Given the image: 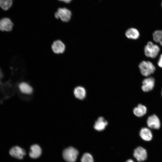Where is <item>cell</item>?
<instances>
[{
  "label": "cell",
  "instance_id": "11",
  "mask_svg": "<svg viewBox=\"0 0 162 162\" xmlns=\"http://www.w3.org/2000/svg\"><path fill=\"white\" fill-rule=\"evenodd\" d=\"M108 124V122L102 117H100L95 123L94 128L98 131L104 130Z\"/></svg>",
  "mask_w": 162,
  "mask_h": 162
},
{
  "label": "cell",
  "instance_id": "7",
  "mask_svg": "<svg viewBox=\"0 0 162 162\" xmlns=\"http://www.w3.org/2000/svg\"><path fill=\"white\" fill-rule=\"evenodd\" d=\"M134 156L137 161L142 162L146 160L147 158V153L146 150L140 146L134 150Z\"/></svg>",
  "mask_w": 162,
  "mask_h": 162
},
{
  "label": "cell",
  "instance_id": "8",
  "mask_svg": "<svg viewBox=\"0 0 162 162\" xmlns=\"http://www.w3.org/2000/svg\"><path fill=\"white\" fill-rule=\"evenodd\" d=\"M51 48L52 51L55 54L62 53L65 49V46L61 40H58L54 41L52 43Z\"/></svg>",
  "mask_w": 162,
  "mask_h": 162
},
{
  "label": "cell",
  "instance_id": "1",
  "mask_svg": "<svg viewBox=\"0 0 162 162\" xmlns=\"http://www.w3.org/2000/svg\"><path fill=\"white\" fill-rule=\"evenodd\" d=\"M142 74L147 76L154 73L155 68L153 64L149 61H142L139 64Z\"/></svg>",
  "mask_w": 162,
  "mask_h": 162
},
{
  "label": "cell",
  "instance_id": "19",
  "mask_svg": "<svg viewBox=\"0 0 162 162\" xmlns=\"http://www.w3.org/2000/svg\"><path fill=\"white\" fill-rule=\"evenodd\" d=\"M153 37L154 40L159 43L162 46V30L155 31L153 33Z\"/></svg>",
  "mask_w": 162,
  "mask_h": 162
},
{
  "label": "cell",
  "instance_id": "14",
  "mask_svg": "<svg viewBox=\"0 0 162 162\" xmlns=\"http://www.w3.org/2000/svg\"><path fill=\"white\" fill-rule=\"evenodd\" d=\"M74 92L75 97L78 99L82 100L86 97V90L82 87L79 86L76 87L74 90Z\"/></svg>",
  "mask_w": 162,
  "mask_h": 162
},
{
  "label": "cell",
  "instance_id": "13",
  "mask_svg": "<svg viewBox=\"0 0 162 162\" xmlns=\"http://www.w3.org/2000/svg\"><path fill=\"white\" fill-rule=\"evenodd\" d=\"M141 138L146 141H150L152 139V135L151 131L148 128H142L140 132Z\"/></svg>",
  "mask_w": 162,
  "mask_h": 162
},
{
  "label": "cell",
  "instance_id": "21",
  "mask_svg": "<svg viewBox=\"0 0 162 162\" xmlns=\"http://www.w3.org/2000/svg\"><path fill=\"white\" fill-rule=\"evenodd\" d=\"M158 65L159 67L162 68V54L160 56L158 62Z\"/></svg>",
  "mask_w": 162,
  "mask_h": 162
},
{
  "label": "cell",
  "instance_id": "5",
  "mask_svg": "<svg viewBox=\"0 0 162 162\" xmlns=\"http://www.w3.org/2000/svg\"><path fill=\"white\" fill-rule=\"evenodd\" d=\"M9 154L11 157L15 158L22 159L26 155V152L24 149L17 146H14L11 147L9 151Z\"/></svg>",
  "mask_w": 162,
  "mask_h": 162
},
{
  "label": "cell",
  "instance_id": "2",
  "mask_svg": "<svg viewBox=\"0 0 162 162\" xmlns=\"http://www.w3.org/2000/svg\"><path fill=\"white\" fill-rule=\"evenodd\" d=\"M78 154V151L72 147L65 149L63 152V157L67 162H75Z\"/></svg>",
  "mask_w": 162,
  "mask_h": 162
},
{
  "label": "cell",
  "instance_id": "3",
  "mask_svg": "<svg viewBox=\"0 0 162 162\" xmlns=\"http://www.w3.org/2000/svg\"><path fill=\"white\" fill-rule=\"evenodd\" d=\"M71 15V12L69 10L63 8H58L54 15L56 19H60L63 22H67L70 20Z\"/></svg>",
  "mask_w": 162,
  "mask_h": 162
},
{
  "label": "cell",
  "instance_id": "25",
  "mask_svg": "<svg viewBox=\"0 0 162 162\" xmlns=\"http://www.w3.org/2000/svg\"></svg>",
  "mask_w": 162,
  "mask_h": 162
},
{
  "label": "cell",
  "instance_id": "18",
  "mask_svg": "<svg viewBox=\"0 0 162 162\" xmlns=\"http://www.w3.org/2000/svg\"><path fill=\"white\" fill-rule=\"evenodd\" d=\"M13 0H0V8L3 10L7 11L13 4Z\"/></svg>",
  "mask_w": 162,
  "mask_h": 162
},
{
  "label": "cell",
  "instance_id": "24",
  "mask_svg": "<svg viewBox=\"0 0 162 162\" xmlns=\"http://www.w3.org/2000/svg\"></svg>",
  "mask_w": 162,
  "mask_h": 162
},
{
  "label": "cell",
  "instance_id": "16",
  "mask_svg": "<svg viewBox=\"0 0 162 162\" xmlns=\"http://www.w3.org/2000/svg\"><path fill=\"white\" fill-rule=\"evenodd\" d=\"M147 112L146 107L141 104H139L133 110L134 114L138 117H142L145 115Z\"/></svg>",
  "mask_w": 162,
  "mask_h": 162
},
{
  "label": "cell",
  "instance_id": "15",
  "mask_svg": "<svg viewBox=\"0 0 162 162\" xmlns=\"http://www.w3.org/2000/svg\"><path fill=\"white\" fill-rule=\"evenodd\" d=\"M125 34L127 38L133 39H137L140 35L138 31L134 28H130L128 29Z\"/></svg>",
  "mask_w": 162,
  "mask_h": 162
},
{
  "label": "cell",
  "instance_id": "20",
  "mask_svg": "<svg viewBox=\"0 0 162 162\" xmlns=\"http://www.w3.org/2000/svg\"><path fill=\"white\" fill-rule=\"evenodd\" d=\"M81 162H94L92 156L89 153H86L82 155L81 158Z\"/></svg>",
  "mask_w": 162,
  "mask_h": 162
},
{
  "label": "cell",
  "instance_id": "10",
  "mask_svg": "<svg viewBox=\"0 0 162 162\" xmlns=\"http://www.w3.org/2000/svg\"><path fill=\"white\" fill-rule=\"evenodd\" d=\"M142 89L144 92H147L152 90L154 86V80L152 77L145 79L143 81Z\"/></svg>",
  "mask_w": 162,
  "mask_h": 162
},
{
  "label": "cell",
  "instance_id": "4",
  "mask_svg": "<svg viewBox=\"0 0 162 162\" xmlns=\"http://www.w3.org/2000/svg\"><path fill=\"white\" fill-rule=\"evenodd\" d=\"M159 51L160 48L158 46L154 44L151 41L147 43L144 48L146 56L152 58H154L157 56Z\"/></svg>",
  "mask_w": 162,
  "mask_h": 162
},
{
  "label": "cell",
  "instance_id": "12",
  "mask_svg": "<svg viewBox=\"0 0 162 162\" xmlns=\"http://www.w3.org/2000/svg\"><path fill=\"white\" fill-rule=\"evenodd\" d=\"M41 154V149L39 146L35 144L32 146L29 155L30 157L35 159L39 157Z\"/></svg>",
  "mask_w": 162,
  "mask_h": 162
},
{
  "label": "cell",
  "instance_id": "23",
  "mask_svg": "<svg viewBox=\"0 0 162 162\" xmlns=\"http://www.w3.org/2000/svg\"><path fill=\"white\" fill-rule=\"evenodd\" d=\"M126 162H134L132 159H129Z\"/></svg>",
  "mask_w": 162,
  "mask_h": 162
},
{
  "label": "cell",
  "instance_id": "17",
  "mask_svg": "<svg viewBox=\"0 0 162 162\" xmlns=\"http://www.w3.org/2000/svg\"><path fill=\"white\" fill-rule=\"evenodd\" d=\"M19 87L20 91L23 93L30 94L32 92V87L26 82H22L20 83Z\"/></svg>",
  "mask_w": 162,
  "mask_h": 162
},
{
  "label": "cell",
  "instance_id": "6",
  "mask_svg": "<svg viewBox=\"0 0 162 162\" xmlns=\"http://www.w3.org/2000/svg\"><path fill=\"white\" fill-rule=\"evenodd\" d=\"M13 26V22L10 18L4 17L0 19V30L1 31H10Z\"/></svg>",
  "mask_w": 162,
  "mask_h": 162
},
{
  "label": "cell",
  "instance_id": "22",
  "mask_svg": "<svg viewBox=\"0 0 162 162\" xmlns=\"http://www.w3.org/2000/svg\"><path fill=\"white\" fill-rule=\"evenodd\" d=\"M59 1L63 2L66 3H70L72 0H58Z\"/></svg>",
  "mask_w": 162,
  "mask_h": 162
},
{
  "label": "cell",
  "instance_id": "9",
  "mask_svg": "<svg viewBox=\"0 0 162 162\" xmlns=\"http://www.w3.org/2000/svg\"><path fill=\"white\" fill-rule=\"evenodd\" d=\"M147 124L151 128L158 129L160 127V123L158 117L153 115L148 117L147 120Z\"/></svg>",
  "mask_w": 162,
  "mask_h": 162
}]
</instances>
